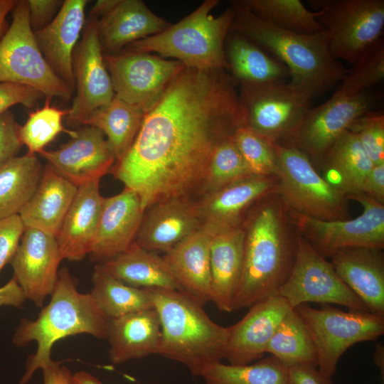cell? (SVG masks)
I'll return each instance as SVG.
<instances>
[{
	"label": "cell",
	"mask_w": 384,
	"mask_h": 384,
	"mask_svg": "<svg viewBox=\"0 0 384 384\" xmlns=\"http://www.w3.org/2000/svg\"><path fill=\"white\" fill-rule=\"evenodd\" d=\"M237 87L226 70L185 67L144 114L111 169L138 195L144 212L201 188L215 146L245 126Z\"/></svg>",
	"instance_id": "obj_1"
},
{
	"label": "cell",
	"mask_w": 384,
	"mask_h": 384,
	"mask_svg": "<svg viewBox=\"0 0 384 384\" xmlns=\"http://www.w3.org/2000/svg\"><path fill=\"white\" fill-rule=\"evenodd\" d=\"M261 203L242 226L243 270L233 311L277 295L294 262L297 234L292 233L287 208L275 193Z\"/></svg>",
	"instance_id": "obj_2"
},
{
	"label": "cell",
	"mask_w": 384,
	"mask_h": 384,
	"mask_svg": "<svg viewBox=\"0 0 384 384\" xmlns=\"http://www.w3.org/2000/svg\"><path fill=\"white\" fill-rule=\"evenodd\" d=\"M231 30L237 31L282 62L288 69L291 87L311 98L334 87L346 70L331 55L326 35L299 34L282 30L258 18L238 1H233Z\"/></svg>",
	"instance_id": "obj_3"
},
{
	"label": "cell",
	"mask_w": 384,
	"mask_h": 384,
	"mask_svg": "<svg viewBox=\"0 0 384 384\" xmlns=\"http://www.w3.org/2000/svg\"><path fill=\"white\" fill-rule=\"evenodd\" d=\"M50 302L35 320L23 319L13 336L20 347L32 341L37 349L27 361L26 372L19 384H26L34 373L50 362L53 346L58 340L80 334L106 338L110 319L99 309L90 294L78 289V282L69 270L63 267Z\"/></svg>",
	"instance_id": "obj_4"
},
{
	"label": "cell",
	"mask_w": 384,
	"mask_h": 384,
	"mask_svg": "<svg viewBox=\"0 0 384 384\" xmlns=\"http://www.w3.org/2000/svg\"><path fill=\"white\" fill-rule=\"evenodd\" d=\"M147 290L161 324L157 354L185 365L193 375L201 377L224 358L230 326L214 322L202 304L181 291Z\"/></svg>",
	"instance_id": "obj_5"
},
{
	"label": "cell",
	"mask_w": 384,
	"mask_h": 384,
	"mask_svg": "<svg viewBox=\"0 0 384 384\" xmlns=\"http://www.w3.org/2000/svg\"><path fill=\"white\" fill-rule=\"evenodd\" d=\"M219 3V0H206L178 23L128 45L120 52L155 53L178 60L187 68L228 71L225 43L235 14L230 6L213 16L211 11Z\"/></svg>",
	"instance_id": "obj_6"
},
{
	"label": "cell",
	"mask_w": 384,
	"mask_h": 384,
	"mask_svg": "<svg viewBox=\"0 0 384 384\" xmlns=\"http://www.w3.org/2000/svg\"><path fill=\"white\" fill-rule=\"evenodd\" d=\"M272 144L279 164L274 193L287 210L323 220L348 218L347 197L317 173L304 152Z\"/></svg>",
	"instance_id": "obj_7"
},
{
	"label": "cell",
	"mask_w": 384,
	"mask_h": 384,
	"mask_svg": "<svg viewBox=\"0 0 384 384\" xmlns=\"http://www.w3.org/2000/svg\"><path fill=\"white\" fill-rule=\"evenodd\" d=\"M0 82L33 88L50 100H69L73 91L52 70L31 28L26 0L17 1L0 40Z\"/></svg>",
	"instance_id": "obj_8"
},
{
	"label": "cell",
	"mask_w": 384,
	"mask_h": 384,
	"mask_svg": "<svg viewBox=\"0 0 384 384\" xmlns=\"http://www.w3.org/2000/svg\"><path fill=\"white\" fill-rule=\"evenodd\" d=\"M294 309L312 338L316 368L331 378L348 348L360 342L374 341L384 334V316L369 311H343L329 304H322L320 309L302 304Z\"/></svg>",
	"instance_id": "obj_9"
},
{
	"label": "cell",
	"mask_w": 384,
	"mask_h": 384,
	"mask_svg": "<svg viewBox=\"0 0 384 384\" xmlns=\"http://www.w3.org/2000/svg\"><path fill=\"white\" fill-rule=\"evenodd\" d=\"M239 95L245 127L272 144L293 146L312 98L287 83L241 85Z\"/></svg>",
	"instance_id": "obj_10"
},
{
	"label": "cell",
	"mask_w": 384,
	"mask_h": 384,
	"mask_svg": "<svg viewBox=\"0 0 384 384\" xmlns=\"http://www.w3.org/2000/svg\"><path fill=\"white\" fill-rule=\"evenodd\" d=\"M317 21L332 56L351 65L381 39L383 0H327L320 3Z\"/></svg>",
	"instance_id": "obj_11"
},
{
	"label": "cell",
	"mask_w": 384,
	"mask_h": 384,
	"mask_svg": "<svg viewBox=\"0 0 384 384\" xmlns=\"http://www.w3.org/2000/svg\"><path fill=\"white\" fill-rule=\"evenodd\" d=\"M348 198L359 202L363 208L361 215L351 220H323L287 209L297 233L324 257L346 247H384L383 203L363 193Z\"/></svg>",
	"instance_id": "obj_12"
},
{
	"label": "cell",
	"mask_w": 384,
	"mask_h": 384,
	"mask_svg": "<svg viewBox=\"0 0 384 384\" xmlns=\"http://www.w3.org/2000/svg\"><path fill=\"white\" fill-rule=\"evenodd\" d=\"M292 308L307 303L337 304L368 311L336 272L331 262L297 233V250L291 272L277 293Z\"/></svg>",
	"instance_id": "obj_13"
},
{
	"label": "cell",
	"mask_w": 384,
	"mask_h": 384,
	"mask_svg": "<svg viewBox=\"0 0 384 384\" xmlns=\"http://www.w3.org/2000/svg\"><path fill=\"white\" fill-rule=\"evenodd\" d=\"M115 96L146 113L186 67L149 53L104 55Z\"/></svg>",
	"instance_id": "obj_14"
},
{
	"label": "cell",
	"mask_w": 384,
	"mask_h": 384,
	"mask_svg": "<svg viewBox=\"0 0 384 384\" xmlns=\"http://www.w3.org/2000/svg\"><path fill=\"white\" fill-rule=\"evenodd\" d=\"M375 100L368 90L353 96L334 93L326 102L309 110L293 146L310 160L322 162L334 143L354 121L372 111Z\"/></svg>",
	"instance_id": "obj_15"
},
{
	"label": "cell",
	"mask_w": 384,
	"mask_h": 384,
	"mask_svg": "<svg viewBox=\"0 0 384 384\" xmlns=\"http://www.w3.org/2000/svg\"><path fill=\"white\" fill-rule=\"evenodd\" d=\"M73 56L75 96L68 110L70 125L79 126L94 110L115 96L97 33V18L90 16Z\"/></svg>",
	"instance_id": "obj_16"
},
{
	"label": "cell",
	"mask_w": 384,
	"mask_h": 384,
	"mask_svg": "<svg viewBox=\"0 0 384 384\" xmlns=\"http://www.w3.org/2000/svg\"><path fill=\"white\" fill-rule=\"evenodd\" d=\"M70 135V139L58 149H43L38 154L77 186L100 180L116 162L105 135L88 125L71 131Z\"/></svg>",
	"instance_id": "obj_17"
},
{
	"label": "cell",
	"mask_w": 384,
	"mask_h": 384,
	"mask_svg": "<svg viewBox=\"0 0 384 384\" xmlns=\"http://www.w3.org/2000/svg\"><path fill=\"white\" fill-rule=\"evenodd\" d=\"M63 260L56 238L33 228H25L11 261L14 279L26 299L38 307L50 295L58 280Z\"/></svg>",
	"instance_id": "obj_18"
},
{
	"label": "cell",
	"mask_w": 384,
	"mask_h": 384,
	"mask_svg": "<svg viewBox=\"0 0 384 384\" xmlns=\"http://www.w3.org/2000/svg\"><path fill=\"white\" fill-rule=\"evenodd\" d=\"M292 307L277 294L250 307L230 326L225 357L229 364L246 365L261 359L276 329Z\"/></svg>",
	"instance_id": "obj_19"
},
{
	"label": "cell",
	"mask_w": 384,
	"mask_h": 384,
	"mask_svg": "<svg viewBox=\"0 0 384 384\" xmlns=\"http://www.w3.org/2000/svg\"><path fill=\"white\" fill-rule=\"evenodd\" d=\"M144 215L138 195L129 188L104 198L89 254L92 260L102 263L126 250L134 242Z\"/></svg>",
	"instance_id": "obj_20"
},
{
	"label": "cell",
	"mask_w": 384,
	"mask_h": 384,
	"mask_svg": "<svg viewBox=\"0 0 384 384\" xmlns=\"http://www.w3.org/2000/svg\"><path fill=\"white\" fill-rule=\"evenodd\" d=\"M277 183L275 176H252L204 195L196 203L202 225L214 235L240 226L247 210L274 193Z\"/></svg>",
	"instance_id": "obj_21"
},
{
	"label": "cell",
	"mask_w": 384,
	"mask_h": 384,
	"mask_svg": "<svg viewBox=\"0 0 384 384\" xmlns=\"http://www.w3.org/2000/svg\"><path fill=\"white\" fill-rule=\"evenodd\" d=\"M87 0H65L53 21L35 31L37 44L53 72L73 90V56L85 23Z\"/></svg>",
	"instance_id": "obj_22"
},
{
	"label": "cell",
	"mask_w": 384,
	"mask_h": 384,
	"mask_svg": "<svg viewBox=\"0 0 384 384\" xmlns=\"http://www.w3.org/2000/svg\"><path fill=\"white\" fill-rule=\"evenodd\" d=\"M201 225L196 203L171 198L150 207L134 241L146 250L166 252Z\"/></svg>",
	"instance_id": "obj_23"
},
{
	"label": "cell",
	"mask_w": 384,
	"mask_h": 384,
	"mask_svg": "<svg viewBox=\"0 0 384 384\" xmlns=\"http://www.w3.org/2000/svg\"><path fill=\"white\" fill-rule=\"evenodd\" d=\"M381 250L346 247L330 257L337 274L368 310L384 316V257Z\"/></svg>",
	"instance_id": "obj_24"
},
{
	"label": "cell",
	"mask_w": 384,
	"mask_h": 384,
	"mask_svg": "<svg viewBox=\"0 0 384 384\" xmlns=\"http://www.w3.org/2000/svg\"><path fill=\"white\" fill-rule=\"evenodd\" d=\"M97 22L104 55L117 53L128 45L157 34L171 25L141 0H117Z\"/></svg>",
	"instance_id": "obj_25"
},
{
	"label": "cell",
	"mask_w": 384,
	"mask_h": 384,
	"mask_svg": "<svg viewBox=\"0 0 384 384\" xmlns=\"http://www.w3.org/2000/svg\"><path fill=\"white\" fill-rule=\"evenodd\" d=\"M214 234L201 225L163 257L181 291L204 306L210 302V243Z\"/></svg>",
	"instance_id": "obj_26"
},
{
	"label": "cell",
	"mask_w": 384,
	"mask_h": 384,
	"mask_svg": "<svg viewBox=\"0 0 384 384\" xmlns=\"http://www.w3.org/2000/svg\"><path fill=\"white\" fill-rule=\"evenodd\" d=\"M100 181L78 186L55 237L63 260L80 261L91 251L104 200Z\"/></svg>",
	"instance_id": "obj_27"
},
{
	"label": "cell",
	"mask_w": 384,
	"mask_h": 384,
	"mask_svg": "<svg viewBox=\"0 0 384 384\" xmlns=\"http://www.w3.org/2000/svg\"><path fill=\"white\" fill-rule=\"evenodd\" d=\"M78 188L46 164L34 193L19 213L25 228L36 229L56 237Z\"/></svg>",
	"instance_id": "obj_28"
},
{
	"label": "cell",
	"mask_w": 384,
	"mask_h": 384,
	"mask_svg": "<svg viewBox=\"0 0 384 384\" xmlns=\"http://www.w3.org/2000/svg\"><path fill=\"white\" fill-rule=\"evenodd\" d=\"M161 324L154 307L110 319L106 338L113 364H122L156 353L161 340Z\"/></svg>",
	"instance_id": "obj_29"
},
{
	"label": "cell",
	"mask_w": 384,
	"mask_h": 384,
	"mask_svg": "<svg viewBox=\"0 0 384 384\" xmlns=\"http://www.w3.org/2000/svg\"><path fill=\"white\" fill-rule=\"evenodd\" d=\"M242 225L214 235L210 243V302L221 311H233L244 259Z\"/></svg>",
	"instance_id": "obj_30"
},
{
	"label": "cell",
	"mask_w": 384,
	"mask_h": 384,
	"mask_svg": "<svg viewBox=\"0 0 384 384\" xmlns=\"http://www.w3.org/2000/svg\"><path fill=\"white\" fill-rule=\"evenodd\" d=\"M229 73L238 86L287 83V68L241 33L231 30L225 43Z\"/></svg>",
	"instance_id": "obj_31"
},
{
	"label": "cell",
	"mask_w": 384,
	"mask_h": 384,
	"mask_svg": "<svg viewBox=\"0 0 384 384\" xmlns=\"http://www.w3.org/2000/svg\"><path fill=\"white\" fill-rule=\"evenodd\" d=\"M95 268L134 287L181 291L164 258L142 248L135 241L126 250Z\"/></svg>",
	"instance_id": "obj_32"
},
{
	"label": "cell",
	"mask_w": 384,
	"mask_h": 384,
	"mask_svg": "<svg viewBox=\"0 0 384 384\" xmlns=\"http://www.w3.org/2000/svg\"><path fill=\"white\" fill-rule=\"evenodd\" d=\"M322 162L326 174L324 178L347 198L361 193L373 166L358 137L349 129L336 139Z\"/></svg>",
	"instance_id": "obj_33"
},
{
	"label": "cell",
	"mask_w": 384,
	"mask_h": 384,
	"mask_svg": "<svg viewBox=\"0 0 384 384\" xmlns=\"http://www.w3.org/2000/svg\"><path fill=\"white\" fill-rule=\"evenodd\" d=\"M145 114L139 107L114 96L110 102L92 112L81 125L95 127L103 132L117 162L132 146Z\"/></svg>",
	"instance_id": "obj_34"
},
{
	"label": "cell",
	"mask_w": 384,
	"mask_h": 384,
	"mask_svg": "<svg viewBox=\"0 0 384 384\" xmlns=\"http://www.w3.org/2000/svg\"><path fill=\"white\" fill-rule=\"evenodd\" d=\"M43 170L36 155L28 152L0 167V220L19 215L34 193Z\"/></svg>",
	"instance_id": "obj_35"
},
{
	"label": "cell",
	"mask_w": 384,
	"mask_h": 384,
	"mask_svg": "<svg viewBox=\"0 0 384 384\" xmlns=\"http://www.w3.org/2000/svg\"><path fill=\"white\" fill-rule=\"evenodd\" d=\"M90 293L101 311L110 319L154 307L146 288L128 285L113 276L95 268Z\"/></svg>",
	"instance_id": "obj_36"
},
{
	"label": "cell",
	"mask_w": 384,
	"mask_h": 384,
	"mask_svg": "<svg viewBox=\"0 0 384 384\" xmlns=\"http://www.w3.org/2000/svg\"><path fill=\"white\" fill-rule=\"evenodd\" d=\"M266 353L288 368L306 364L316 366V353L312 338L295 309L289 311L276 329Z\"/></svg>",
	"instance_id": "obj_37"
},
{
	"label": "cell",
	"mask_w": 384,
	"mask_h": 384,
	"mask_svg": "<svg viewBox=\"0 0 384 384\" xmlns=\"http://www.w3.org/2000/svg\"><path fill=\"white\" fill-rule=\"evenodd\" d=\"M252 14L282 30L299 34H314L324 30L317 12L311 11L299 0H238Z\"/></svg>",
	"instance_id": "obj_38"
},
{
	"label": "cell",
	"mask_w": 384,
	"mask_h": 384,
	"mask_svg": "<svg viewBox=\"0 0 384 384\" xmlns=\"http://www.w3.org/2000/svg\"><path fill=\"white\" fill-rule=\"evenodd\" d=\"M201 377L206 384H288L289 368L271 356L246 365L218 362Z\"/></svg>",
	"instance_id": "obj_39"
},
{
	"label": "cell",
	"mask_w": 384,
	"mask_h": 384,
	"mask_svg": "<svg viewBox=\"0 0 384 384\" xmlns=\"http://www.w3.org/2000/svg\"><path fill=\"white\" fill-rule=\"evenodd\" d=\"M231 137L220 142L211 154L200 188L204 195L253 176Z\"/></svg>",
	"instance_id": "obj_40"
},
{
	"label": "cell",
	"mask_w": 384,
	"mask_h": 384,
	"mask_svg": "<svg viewBox=\"0 0 384 384\" xmlns=\"http://www.w3.org/2000/svg\"><path fill=\"white\" fill-rule=\"evenodd\" d=\"M67 114L68 110L51 106L48 100L43 107L32 112L19 129L21 140L28 147V152L39 153L61 132L70 133L63 126V117Z\"/></svg>",
	"instance_id": "obj_41"
},
{
	"label": "cell",
	"mask_w": 384,
	"mask_h": 384,
	"mask_svg": "<svg viewBox=\"0 0 384 384\" xmlns=\"http://www.w3.org/2000/svg\"><path fill=\"white\" fill-rule=\"evenodd\" d=\"M334 94L353 96L368 91L384 78V44L379 40L352 65Z\"/></svg>",
	"instance_id": "obj_42"
},
{
	"label": "cell",
	"mask_w": 384,
	"mask_h": 384,
	"mask_svg": "<svg viewBox=\"0 0 384 384\" xmlns=\"http://www.w3.org/2000/svg\"><path fill=\"white\" fill-rule=\"evenodd\" d=\"M231 137L253 176H278V159L271 142L245 126Z\"/></svg>",
	"instance_id": "obj_43"
},
{
	"label": "cell",
	"mask_w": 384,
	"mask_h": 384,
	"mask_svg": "<svg viewBox=\"0 0 384 384\" xmlns=\"http://www.w3.org/2000/svg\"><path fill=\"white\" fill-rule=\"evenodd\" d=\"M358 137L373 166L384 164V115L369 112L348 129Z\"/></svg>",
	"instance_id": "obj_44"
},
{
	"label": "cell",
	"mask_w": 384,
	"mask_h": 384,
	"mask_svg": "<svg viewBox=\"0 0 384 384\" xmlns=\"http://www.w3.org/2000/svg\"><path fill=\"white\" fill-rule=\"evenodd\" d=\"M24 230L19 215L0 220V272L11 262Z\"/></svg>",
	"instance_id": "obj_45"
},
{
	"label": "cell",
	"mask_w": 384,
	"mask_h": 384,
	"mask_svg": "<svg viewBox=\"0 0 384 384\" xmlns=\"http://www.w3.org/2000/svg\"><path fill=\"white\" fill-rule=\"evenodd\" d=\"M19 129L12 113L7 111L0 116V167L16 156L23 145Z\"/></svg>",
	"instance_id": "obj_46"
},
{
	"label": "cell",
	"mask_w": 384,
	"mask_h": 384,
	"mask_svg": "<svg viewBox=\"0 0 384 384\" xmlns=\"http://www.w3.org/2000/svg\"><path fill=\"white\" fill-rule=\"evenodd\" d=\"M43 96L38 91L24 85L0 82V116L16 105L31 108Z\"/></svg>",
	"instance_id": "obj_47"
},
{
	"label": "cell",
	"mask_w": 384,
	"mask_h": 384,
	"mask_svg": "<svg viewBox=\"0 0 384 384\" xmlns=\"http://www.w3.org/2000/svg\"><path fill=\"white\" fill-rule=\"evenodd\" d=\"M28 6L29 23L33 32L49 24L60 10L63 1L26 0Z\"/></svg>",
	"instance_id": "obj_48"
},
{
	"label": "cell",
	"mask_w": 384,
	"mask_h": 384,
	"mask_svg": "<svg viewBox=\"0 0 384 384\" xmlns=\"http://www.w3.org/2000/svg\"><path fill=\"white\" fill-rule=\"evenodd\" d=\"M288 384H333L331 378L321 373L314 365L289 368Z\"/></svg>",
	"instance_id": "obj_49"
},
{
	"label": "cell",
	"mask_w": 384,
	"mask_h": 384,
	"mask_svg": "<svg viewBox=\"0 0 384 384\" xmlns=\"http://www.w3.org/2000/svg\"><path fill=\"white\" fill-rule=\"evenodd\" d=\"M361 193L384 202V164L373 166L362 186Z\"/></svg>",
	"instance_id": "obj_50"
},
{
	"label": "cell",
	"mask_w": 384,
	"mask_h": 384,
	"mask_svg": "<svg viewBox=\"0 0 384 384\" xmlns=\"http://www.w3.org/2000/svg\"><path fill=\"white\" fill-rule=\"evenodd\" d=\"M41 370L43 384H76L70 369L59 361L51 360Z\"/></svg>",
	"instance_id": "obj_51"
},
{
	"label": "cell",
	"mask_w": 384,
	"mask_h": 384,
	"mask_svg": "<svg viewBox=\"0 0 384 384\" xmlns=\"http://www.w3.org/2000/svg\"><path fill=\"white\" fill-rule=\"evenodd\" d=\"M26 300L23 290L14 278L0 287V306L21 307Z\"/></svg>",
	"instance_id": "obj_52"
},
{
	"label": "cell",
	"mask_w": 384,
	"mask_h": 384,
	"mask_svg": "<svg viewBox=\"0 0 384 384\" xmlns=\"http://www.w3.org/2000/svg\"><path fill=\"white\" fill-rule=\"evenodd\" d=\"M16 2V0H0V40L8 28L6 16L12 11Z\"/></svg>",
	"instance_id": "obj_53"
},
{
	"label": "cell",
	"mask_w": 384,
	"mask_h": 384,
	"mask_svg": "<svg viewBox=\"0 0 384 384\" xmlns=\"http://www.w3.org/2000/svg\"><path fill=\"white\" fill-rule=\"evenodd\" d=\"M117 2V0H98L92 7L90 16L97 19L110 11Z\"/></svg>",
	"instance_id": "obj_54"
},
{
	"label": "cell",
	"mask_w": 384,
	"mask_h": 384,
	"mask_svg": "<svg viewBox=\"0 0 384 384\" xmlns=\"http://www.w3.org/2000/svg\"><path fill=\"white\" fill-rule=\"evenodd\" d=\"M76 384H103L97 377L85 370H79L73 374Z\"/></svg>",
	"instance_id": "obj_55"
},
{
	"label": "cell",
	"mask_w": 384,
	"mask_h": 384,
	"mask_svg": "<svg viewBox=\"0 0 384 384\" xmlns=\"http://www.w3.org/2000/svg\"><path fill=\"white\" fill-rule=\"evenodd\" d=\"M374 362L375 364L382 371V375L383 376L384 371V348L381 344L378 343L374 353Z\"/></svg>",
	"instance_id": "obj_56"
}]
</instances>
